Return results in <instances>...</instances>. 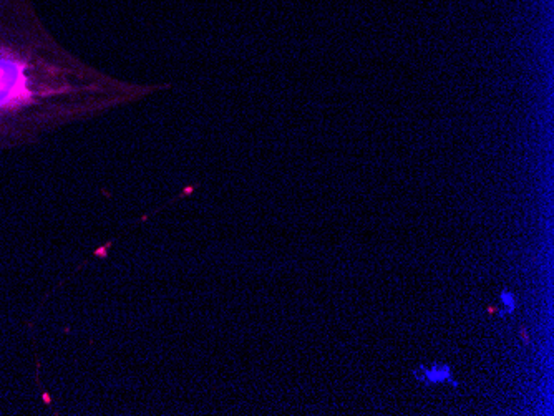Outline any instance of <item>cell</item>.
<instances>
[{
  "label": "cell",
  "mask_w": 554,
  "mask_h": 416,
  "mask_svg": "<svg viewBox=\"0 0 554 416\" xmlns=\"http://www.w3.org/2000/svg\"><path fill=\"white\" fill-rule=\"evenodd\" d=\"M100 70L55 39L34 0H0V151L170 90Z\"/></svg>",
  "instance_id": "6da1fadb"
},
{
  "label": "cell",
  "mask_w": 554,
  "mask_h": 416,
  "mask_svg": "<svg viewBox=\"0 0 554 416\" xmlns=\"http://www.w3.org/2000/svg\"><path fill=\"white\" fill-rule=\"evenodd\" d=\"M413 373H415V377L421 380V382L427 383V385L441 382H452L453 386H458V383L452 378V370H450V366L443 365V363H436V365H433V369L430 370L421 366V369L415 370Z\"/></svg>",
  "instance_id": "7a4b0ae2"
},
{
  "label": "cell",
  "mask_w": 554,
  "mask_h": 416,
  "mask_svg": "<svg viewBox=\"0 0 554 416\" xmlns=\"http://www.w3.org/2000/svg\"><path fill=\"white\" fill-rule=\"evenodd\" d=\"M501 302L507 307V314H511L516 309V298L509 290H503L501 292Z\"/></svg>",
  "instance_id": "3957f363"
},
{
  "label": "cell",
  "mask_w": 554,
  "mask_h": 416,
  "mask_svg": "<svg viewBox=\"0 0 554 416\" xmlns=\"http://www.w3.org/2000/svg\"><path fill=\"white\" fill-rule=\"evenodd\" d=\"M520 337H521V338H523V342H524V345H526V347H528V345H529V343H531V340H529V335H528V330H526V329H524V327H521V329H520Z\"/></svg>",
  "instance_id": "277c9868"
}]
</instances>
